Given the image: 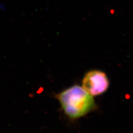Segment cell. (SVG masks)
<instances>
[{"mask_svg":"<svg viewBox=\"0 0 133 133\" xmlns=\"http://www.w3.org/2000/svg\"><path fill=\"white\" fill-rule=\"evenodd\" d=\"M109 85V79L105 73L93 70L87 73L83 79L82 87L92 96L105 93Z\"/></svg>","mask_w":133,"mask_h":133,"instance_id":"obj_2","label":"cell"},{"mask_svg":"<svg viewBox=\"0 0 133 133\" xmlns=\"http://www.w3.org/2000/svg\"><path fill=\"white\" fill-rule=\"evenodd\" d=\"M57 98L65 114L72 119L84 116L96 107L92 95L77 85L59 93Z\"/></svg>","mask_w":133,"mask_h":133,"instance_id":"obj_1","label":"cell"}]
</instances>
